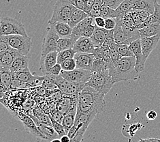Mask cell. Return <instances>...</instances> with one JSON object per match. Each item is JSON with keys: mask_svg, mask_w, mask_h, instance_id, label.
Here are the masks:
<instances>
[{"mask_svg": "<svg viewBox=\"0 0 160 142\" xmlns=\"http://www.w3.org/2000/svg\"><path fill=\"white\" fill-rule=\"evenodd\" d=\"M104 94L89 86H85L78 94L77 113L93 114L97 116L106 110Z\"/></svg>", "mask_w": 160, "mask_h": 142, "instance_id": "cell-1", "label": "cell"}, {"mask_svg": "<svg viewBox=\"0 0 160 142\" xmlns=\"http://www.w3.org/2000/svg\"><path fill=\"white\" fill-rule=\"evenodd\" d=\"M108 71L114 83L136 79L138 76V72L136 70L135 57H122L119 62Z\"/></svg>", "mask_w": 160, "mask_h": 142, "instance_id": "cell-2", "label": "cell"}, {"mask_svg": "<svg viewBox=\"0 0 160 142\" xmlns=\"http://www.w3.org/2000/svg\"><path fill=\"white\" fill-rule=\"evenodd\" d=\"M109 71L106 70L102 72H92L91 79L85 84V86H89L97 90L98 92L106 95L108 94L114 86Z\"/></svg>", "mask_w": 160, "mask_h": 142, "instance_id": "cell-3", "label": "cell"}, {"mask_svg": "<svg viewBox=\"0 0 160 142\" xmlns=\"http://www.w3.org/2000/svg\"><path fill=\"white\" fill-rule=\"evenodd\" d=\"M76 7L68 0H58L53 7V13L48 24L62 22L68 24Z\"/></svg>", "mask_w": 160, "mask_h": 142, "instance_id": "cell-4", "label": "cell"}, {"mask_svg": "<svg viewBox=\"0 0 160 142\" xmlns=\"http://www.w3.org/2000/svg\"><path fill=\"white\" fill-rule=\"evenodd\" d=\"M0 35H22L27 36L26 30L23 24L17 19L5 17L1 18L0 22Z\"/></svg>", "mask_w": 160, "mask_h": 142, "instance_id": "cell-5", "label": "cell"}, {"mask_svg": "<svg viewBox=\"0 0 160 142\" xmlns=\"http://www.w3.org/2000/svg\"><path fill=\"white\" fill-rule=\"evenodd\" d=\"M10 47L16 49L20 54L28 56L33 46L32 38L28 36L10 35L4 36Z\"/></svg>", "mask_w": 160, "mask_h": 142, "instance_id": "cell-6", "label": "cell"}, {"mask_svg": "<svg viewBox=\"0 0 160 142\" xmlns=\"http://www.w3.org/2000/svg\"><path fill=\"white\" fill-rule=\"evenodd\" d=\"M51 77L58 90L64 95H78L85 87V86L70 82L61 75H51Z\"/></svg>", "mask_w": 160, "mask_h": 142, "instance_id": "cell-7", "label": "cell"}, {"mask_svg": "<svg viewBox=\"0 0 160 142\" xmlns=\"http://www.w3.org/2000/svg\"><path fill=\"white\" fill-rule=\"evenodd\" d=\"M92 72L81 68H76L72 71H62L60 75L70 82L85 86L91 79Z\"/></svg>", "mask_w": 160, "mask_h": 142, "instance_id": "cell-8", "label": "cell"}, {"mask_svg": "<svg viewBox=\"0 0 160 142\" xmlns=\"http://www.w3.org/2000/svg\"><path fill=\"white\" fill-rule=\"evenodd\" d=\"M59 36L50 27H48L47 34L43 40L41 50L40 60L43 59L49 53L58 51V40Z\"/></svg>", "mask_w": 160, "mask_h": 142, "instance_id": "cell-9", "label": "cell"}, {"mask_svg": "<svg viewBox=\"0 0 160 142\" xmlns=\"http://www.w3.org/2000/svg\"><path fill=\"white\" fill-rule=\"evenodd\" d=\"M78 95H64L62 99L56 105L57 110L62 113L63 116L70 113L72 110L77 109Z\"/></svg>", "mask_w": 160, "mask_h": 142, "instance_id": "cell-10", "label": "cell"}, {"mask_svg": "<svg viewBox=\"0 0 160 142\" xmlns=\"http://www.w3.org/2000/svg\"><path fill=\"white\" fill-rule=\"evenodd\" d=\"M14 77L21 82L29 83L33 87L42 86L44 80V76H33L29 68L14 72Z\"/></svg>", "mask_w": 160, "mask_h": 142, "instance_id": "cell-11", "label": "cell"}, {"mask_svg": "<svg viewBox=\"0 0 160 142\" xmlns=\"http://www.w3.org/2000/svg\"><path fill=\"white\" fill-rule=\"evenodd\" d=\"M131 51L133 52L136 58V70L138 72L144 71V67H145V62L147 60L144 57L142 47H141L140 39H138L129 45Z\"/></svg>", "mask_w": 160, "mask_h": 142, "instance_id": "cell-12", "label": "cell"}, {"mask_svg": "<svg viewBox=\"0 0 160 142\" xmlns=\"http://www.w3.org/2000/svg\"><path fill=\"white\" fill-rule=\"evenodd\" d=\"M17 117L22 122L27 132L36 136V137H39L42 139L47 140V138L40 131L35 122L33 120V119L28 114L26 115L24 113H19L17 115Z\"/></svg>", "mask_w": 160, "mask_h": 142, "instance_id": "cell-13", "label": "cell"}, {"mask_svg": "<svg viewBox=\"0 0 160 142\" xmlns=\"http://www.w3.org/2000/svg\"><path fill=\"white\" fill-rule=\"evenodd\" d=\"M96 116L93 114L87 113H77L74 124L73 126L77 130L78 136L83 137L84 133L88 128L89 125Z\"/></svg>", "mask_w": 160, "mask_h": 142, "instance_id": "cell-14", "label": "cell"}, {"mask_svg": "<svg viewBox=\"0 0 160 142\" xmlns=\"http://www.w3.org/2000/svg\"><path fill=\"white\" fill-rule=\"evenodd\" d=\"M74 59L77 62V68L92 71L95 60V57L93 53H77L74 56Z\"/></svg>", "mask_w": 160, "mask_h": 142, "instance_id": "cell-15", "label": "cell"}, {"mask_svg": "<svg viewBox=\"0 0 160 142\" xmlns=\"http://www.w3.org/2000/svg\"><path fill=\"white\" fill-rule=\"evenodd\" d=\"M58 51H53L49 53L45 56L44 58L40 61V70L44 75L49 74L51 69L58 64Z\"/></svg>", "mask_w": 160, "mask_h": 142, "instance_id": "cell-16", "label": "cell"}, {"mask_svg": "<svg viewBox=\"0 0 160 142\" xmlns=\"http://www.w3.org/2000/svg\"><path fill=\"white\" fill-rule=\"evenodd\" d=\"M159 40L160 35L140 38L141 47H142L143 55L147 60L151 53L155 49Z\"/></svg>", "mask_w": 160, "mask_h": 142, "instance_id": "cell-17", "label": "cell"}, {"mask_svg": "<svg viewBox=\"0 0 160 142\" xmlns=\"http://www.w3.org/2000/svg\"><path fill=\"white\" fill-rule=\"evenodd\" d=\"M95 48L96 47L91 38L81 37L75 43L73 49H74L77 53H93Z\"/></svg>", "mask_w": 160, "mask_h": 142, "instance_id": "cell-18", "label": "cell"}, {"mask_svg": "<svg viewBox=\"0 0 160 142\" xmlns=\"http://www.w3.org/2000/svg\"><path fill=\"white\" fill-rule=\"evenodd\" d=\"M0 77H1V84H0V90H1V97H3V94L10 90L11 84L14 79V72L10 69L2 68H0Z\"/></svg>", "mask_w": 160, "mask_h": 142, "instance_id": "cell-19", "label": "cell"}, {"mask_svg": "<svg viewBox=\"0 0 160 142\" xmlns=\"http://www.w3.org/2000/svg\"><path fill=\"white\" fill-rule=\"evenodd\" d=\"M28 114L33 119V120L35 122V123L36 124L39 130L46 137V138H47V140L51 141L52 139L59 137L58 134L56 133L55 129H53L52 126L41 123V122L38 121L37 118L34 116L33 115H32L31 113L29 112Z\"/></svg>", "mask_w": 160, "mask_h": 142, "instance_id": "cell-20", "label": "cell"}, {"mask_svg": "<svg viewBox=\"0 0 160 142\" xmlns=\"http://www.w3.org/2000/svg\"><path fill=\"white\" fill-rule=\"evenodd\" d=\"M20 55L19 52L14 49L0 53V65L1 67L10 69L14 60Z\"/></svg>", "mask_w": 160, "mask_h": 142, "instance_id": "cell-21", "label": "cell"}, {"mask_svg": "<svg viewBox=\"0 0 160 142\" xmlns=\"http://www.w3.org/2000/svg\"><path fill=\"white\" fill-rule=\"evenodd\" d=\"M156 0H132V10H145L151 14L155 11Z\"/></svg>", "mask_w": 160, "mask_h": 142, "instance_id": "cell-22", "label": "cell"}, {"mask_svg": "<svg viewBox=\"0 0 160 142\" xmlns=\"http://www.w3.org/2000/svg\"><path fill=\"white\" fill-rule=\"evenodd\" d=\"M48 26L54 30L59 38L71 37L73 29L66 23L57 22L54 24H48Z\"/></svg>", "mask_w": 160, "mask_h": 142, "instance_id": "cell-23", "label": "cell"}, {"mask_svg": "<svg viewBox=\"0 0 160 142\" xmlns=\"http://www.w3.org/2000/svg\"><path fill=\"white\" fill-rule=\"evenodd\" d=\"M96 24H95V18L89 17L84 19L81 23H79L78 25H76L72 29V33L70 38H75V39L78 40L79 38H81V34L83 30H85L87 27H89L91 25Z\"/></svg>", "mask_w": 160, "mask_h": 142, "instance_id": "cell-24", "label": "cell"}, {"mask_svg": "<svg viewBox=\"0 0 160 142\" xmlns=\"http://www.w3.org/2000/svg\"><path fill=\"white\" fill-rule=\"evenodd\" d=\"M108 31L109 30L106 29L105 28H98L96 26L93 34L91 37V39L92 40L95 47H102V45L104 43Z\"/></svg>", "mask_w": 160, "mask_h": 142, "instance_id": "cell-25", "label": "cell"}, {"mask_svg": "<svg viewBox=\"0 0 160 142\" xmlns=\"http://www.w3.org/2000/svg\"><path fill=\"white\" fill-rule=\"evenodd\" d=\"M139 33L141 38L160 35V24L156 23L145 25L143 28L139 29Z\"/></svg>", "mask_w": 160, "mask_h": 142, "instance_id": "cell-26", "label": "cell"}, {"mask_svg": "<svg viewBox=\"0 0 160 142\" xmlns=\"http://www.w3.org/2000/svg\"><path fill=\"white\" fill-rule=\"evenodd\" d=\"M29 59L28 56L20 54L16 59L14 60L12 66H11L10 70L13 72H16L21 71L25 69L29 68Z\"/></svg>", "mask_w": 160, "mask_h": 142, "instance_id": "cell-27", "label": "cell"}, {"mask_svg": "<svg viewBox=\"0 0 160 142\" xmlns=\"http://www.w3.org/2000/svg\"><path fill=\"white\" fill-rule=\"evenodd\" d=\"M89 17V15L86 13L85 11L78 9L76 8V9L74 10L73 13H72L68 24L73 29L76 25L79 24V23H81L82 21L84 20V19H85L86 18Z\"/></svg>", "mask_w": 160, "mask_h": 142, "instance_id": "cell-28", "label": "cell"}, {"mask_svg": "<svg viewBox=\"0 0 160 142\" xmlns=\"http://www.w3.org/2000/svg\"><path fill=\"white\" fill-rule=\"evenodd\" d=\"M77 109L72 110L70 113L65 115L63 118V120L62 124L63 126L64 129L66 130V133L68 134L70 129L74 126L75 119H76V115H77Z\"/></svg>", "mask_w": 160, "mask_h": 142, "instance_id": "cell-29", "label": "cell"}, {"mask_svg": "<svg viewBox=\"0 0 160 142\" xmlns=\"http://www.w3.org/2000/svg\"><path fill=\"white\" fill-rule=\"evenodd\" d=\"M77 40V39L73 38H59L58 40V52L69 49H73Z\"/></svg>", "mask_w": 160, "mask_h": 142, "instance_id": "cell-30", "label": "cell"}, {"mask_svg": "<svg viewBox=\"0 0 160 142\" xmlns=\"http://www.w3.org/2000/svg\"><path fill=\"white\" fill-rule=\"evenodd\" d=\"M159 23L160 24V4L158 2L157 0L155 3V11L154 13L150 15L147 20L144 22V26L153 24Z\"/></svg>", "mask_w": 160, "mask_h": 142, "instance_id": "cell-31", "label": "cell"}, {"mask_svg": "<svg viewBox=\"0 0 160 142\" xmlns=\"http://www.w3.org/2000/svg\"><path fill=\"white\" fill-rule=\"evenodd\" d=\"M118 14V17L130 13L132 11V0H124L121 5L115 10Z\"/></svg>", "mask_w": 160, "mask_h": 142, "instance_id": "cell-32", "label": "cell"}, {"mask_svg": "<svg viewBox=\"0 0 160 142\" xmlns=\"http://www.w3.org/2000/svg\"><path fill=\"white\" fill-rule=\"evenodd\" d=\"M76 51L73 49H69L64 50V51L58 52V63L62 64L65 60L68 59L74 58V56L76 55Z\"/></svg>", "mask_w": 160, "mask_h": 142, "instance_id": "cell-33", "label": "cell"}, {"mask_svg": "<svg viewBox=\"0 0 160 142\" xmlns=\"http://www.w3.org/2000/svg\"><path fill=\"white\" fill-rule=\"evenodd\" d=\"M100 14L101 17L106 18H115L118 17V14L116 12L115 9H112L111 8L107 6L105 4H103L100 8Z\"/></svg>", "mask_w": 160, "mask_h": 142, "instance_id": "cell-34", "label": "cell"}, {"mask_svg": "<svg viewBox=\"0 0 160 142\" xmlns=\"http://www.w3.org/2000/svg\"><path fill=\"white\" fill-rule=\"evenodd\" d=\"M117 49L122 57H134V53L131 51L129 45L125 44H117Z\"/></svg>", "mask_w": 160, "mask_h": 142, "instance_id": "cell-35", "label": "cell"}, {"mask_svg": "<svg viewBox=\"0 0 160 142\" xmlns=\"http://www.w3.org/2000/svg\"><path fill=\"white\" fill-rule=\"evenodd\" d=\"M42 86L47 90L58 89V86H57L56 84L54 83V82H53V80L51 77V75H44V80Z\"/></svg>", "mask_w": 160, "mask_h": 142, "instance_id": "cell-36", "label": "cell"}, {"mask_svg": "<svg viewBox=\"0 0 160 142\" xmlns=\"http://www.w3.org/2000/svg\"><path fill=\"white\" fill-rule=\"evenodd\" d=\"M49 117H50V119L51 120L52 127H53V129H55L56 133L58 134L59 137H62L63 135H67V133H66V130H65L64 127H63V126L62 125V124L59 123V122L55 120L54 119H53L51 116H49Z\"/></svg>", "mask_w": 160, "mask_h": 142, "instance_id": "cell-37", "label": "cell"}, {"mask_svg": "<svg viewBox=\"0 0 160 142\" xmlns=\"http://www.w3.org/2000/svg\"><path fill=\"white\" fill-rule=\"evenodd\" d=\"M115 43H116L115 40V37H114V29L109 30L104 43L102 45V47L104 49H109L111 47V46Z\"/></svg>", "mask_w": 160, "mask_h": 142, "instance_id": "cell-38", "label": "cell"}, {"mask_svg": "<svg viewBox=\"0 0 160 142\" xmlns=\"http://www.w3.org/2000/svg\"><path fill=\"white\" fill-rule=\"evenodd\" d=\"M106 70V63L104 60L103 59H95L93 64V69L91 72H102Z\"/></svg>", "mask_w": 160, "mask_h": 142, "instance_id": "cell-39", "label": "cell"}, {"mask_svg": "<svg viewBox=\"0 0 160 142\" xmlns=\"http://www.w3.org/2000/svg\"><path fill=\"white\" fill-rule=\"evenodd\" d=\"M61 65H62V70L64 71H72L77 68V62L74 58L65 60Z\"/></svg>", "mask_w": 160, "mask_h": 142, "instance_id": "cell-40", "label": "cell"}, {"mask_svg": "<svg viewBox=\"0 0 160 142\" xmlns=\"http://www.w3.org/2000/svg\"><path fill=\"white\" fill-rule=\"evenodd\" d=\"M29 87H33L32 85L29 83H27L25 82H21V81L15 79L14 77L12 84H11L10 90H18V89H24V88H29Z\"/></svg>", "mask_w": 160, "mask_h": 142, "instance_id": "cell-41", "label": "cell"}, {"mask_svg": "<svg viewBox=\"0 0 160 142\" xmlns=\"http://www.w3.org/2000/svg\"><path fill=\"white\" fill-rule=\"evenodd\" d=\"M110 55H111L112 62L114 64V66H115V65H116L118 62H119V60L122 58V57L119 54V53L117 49V43L113 44L111 46V47L110 48Z\"/></svg>", "mask_w": 160, "mask_h": 142, "instance_id": "cell-42", "label": "cell"}, {"mask_svg": "<svg viewBox=\"0 0 160 142\" xmlns=\"http://www.w3.org/2000/svg\"><path fill=\"white\" fill-rule=\"evenodd\" d=\"M138 125V124H134L131 125H124L123 128L125 129V133L123 134V135L128 137H134L137 130L140 129L138 127L139 126Z\"/></svg>", "mask_w": 160, "mask_h": 142, "instance_id": "cell-43", "label": "cell"}, {"mask_svg": "<svg viewBox=\"0 0 160 142\" xmlns=\"http://www.w3.org/2000/svg\"><path fill=\"white\" fill-rule=\"evenodd\" d=\"M12 49L10 47L8 42L7 41L4 36H0V53L6 52L8 50Z\"/></svg>", "mask_w": 160, "mask_h": 142, "instance_id": "cell-44", "label": "cell"}, {"mask_svg": "<svg viewBox=\"0 0 160 142\" xmlns=\"http://www.w3.org/2000/svg\"><path fill=\"white\" fill-rule=\"evenodd\" d=\"M96 25L93 24V25H91L89 27L83 30L81 34V37H88V38H91L92 36V35L93 34L95 29H96Z\"/></svg>", "mask_w": 160, "mask_h": 142, "instance_id": "cell-45", "label": "cell"}, {"mask_svg": "<svg viewBox=\"0 0 160 142\" xmlns=\"http://www.w3.org/2000/svg\"><path fill=\"white\" fill-rule=\"evenodd\" d=\"M68 1L77 8L85 11L86 0H68Z\"/></svg>", "mask_w": 160, "mask_h": 142, "instance_id": "cell-46", "label": "cell"}, {"mask_svg": "<svg viewBox=\"0 0 160 142\" xmlns=\"http://www.w3.org/2000/svg\"><path fill=\"white\" fill-rule=\"evenodd\" d=\"M49 116H51L55 120L59 122V123H62L64 116L62 113H60L59 111L57 109L50 111V112H49Z\"/></svg>", "mask_w": 160, "mask_h": 142, "instance_id": "cell-47", "label": "cell"}, {"mask_svg": "<svg viewBox=\"0 0 160 142\" xmlns=\"http://www.w3.org/2000/svg\"><path fill=\"white\" fill-rule=\"evenodd\" d=\"M117 25L116 18H110L105 19V26L104 28L107 30H112L115 28Z\"/></svg>", "mask_w": 160, "mask_h": 142, "instance_id": "cell-48", "label": "cell"}, {"mask_svg": "<svg viewBox=\"0 0 160 142\" xmlns=\"http://www.w3.org/2000/svg\"><path fill=\"white\" fill-rule=\"evenodd\" d=\"M123 1L124 0H105L104 4L112 9L116 10Z\"/></svg>", "mask_w": 160, "mask_h": 142, "instance_id": "cell-49", "label": "cell"}, {"mask_svg": "<svg viewBox=\"0 0 160 142\" xmlns=\"http://www.w3.org/2000/svg\"><path fill=\"white\" fill-rule=\"evenodd\" d=\"M104 49L102 47H96L93 52V55L95 57V59H103L104 56Z\"/></svg>", "mask_w": 160, "mask_h": 142, "instance_id": "cell-50", "label": "cell"}, {"mask_svg": "<svg viewBox=\"0 0 160 142\" xmlns=\"http://www.w3.org/2000/svg\"><path fill=\"white\" fill-rule=\"evenodd\" d=\"M62 65L60 64H55L54 66H53L50 71H49V74L48 75H60L61 72L62 71Z\"/></svg>", "mask_w": 160, "mask_h": 142, "instance_id": "cell-51", "label": "cell"}, {"mask_svg": "<svg viewBox=\"0 0 160 142\" xmlns=\"http://www.w3.org/2000/svg\"><path fill=\"white\" fill-rule=\"evenodd\" d=\"M137 14L138 15V17L140 18L141 20H142L144 23L145 22L148 18L150 17L151 14L149 13H148L147 11L145 10H135Z\"/></svg>", "mask_w": 160, "mask_h": 142, "instance_id": "cell-52", "label": "cell"}, {"mask_svg": "<svg viewBox=\"0 0 160 142\" xmlns=\"http://www.w3.org/2000/svg\"><path fill=\"white\" fill-rule=\"evenodd\" d=\"M95 2H96V0H86L85 12L89 15L91 13V11L93 9V6L95 4Z\"/></svg>", "mask_w": 160, "mask_h": 142, "instance_id": "cell-53", "label": "cell"}, {"mask_svg": "<svg viewBox=\"0 0 160 142\" xmlns=\"http://www.w3.org/2000/svg\"><path fill=\"white\" fill-rule=\"evenodd\" d=\"M95 24L98 28H104L105 26V18L102 17H98L95 18Z\"/></svg>", "mask_w": 160, "mask_h": 142, "instance_id": "cell-54", "label": "cell"}, {"mask_svg": "<svg viewBox=\"0 0 160 142\" xmlns=\"http://www.w3.org/2000/svg\"><path fill=\"white\" fill-rule=\"evenodd\" d=\"M157 116H158L157 112L153 110H151L147 113V118L148 120H153L156 118H157Z\"/></svg>", "mask_w": 160, "mask_h": 142, "instance_id": "cell-55", "label": "cell"}, {"mask_svg": "<svg viewBox=\"0 0 160 142\" xmlns=\"http://www.w3.org/2000/svg\"><path fill=\"white\" fill-rule=\"evenodd\" d=\"M105 0H96L95 2V4L93 6V8L92 10H100L101 6L104 4Z\"/></svg>", "mask_w": 160, "mask_h": 142, "instance_id": "cell-56", "label": "cell"}, {"mask_svg": "<svg viewBox=\"0 0 160 142\" xmlns=\"http://www.w3.org/2000/svg\"><path fill=\"white\" fill-rule=\"evenodd\" d=\"M33 102L32 101V100H29V99L27 100L26 102L24 103V105H23L24 108L26 109H29L30 108H32V107L33 105Z\"/></svg>", "mask_w": 160, "mask_h": 142, "instance_id": "cell-57", "label": "cell"}, {"mask_svg": "<svg viewBox=\"0 0 160 142\" xmlns=\"http://www.w3.org/2000/svg\"><path fill=\"white\" fill-rule=\"evenodd\" d=\"M142 142H160V139L156 138H148V139H141Z\"/></svg>", "mask_w": 160, "mask_h": 142, "instance_id": "cell-58", "label": "cell"}, {"mask_svg": "<svg viewBox=\"0 0 160 142\" xmlns=\"http://www.w3.org/2000/svg\"><path fill=\"white\" fill-rule=\"evenodd\" d=\"M60 139H61V141H62V142H70L71 141V139L68 135H63L62 137H60Z\"/></svg>", "mask_w": 160, "mask_h": 142, "instance_id": "cell-59", "label": "cell"}, {"mask_svg": "<svg viewBox=\"0 0 160 142\" xmlns=\"http://www.w3.org/2000/svg\"><path fill=\"white\" fill-rule=\"evenodd\" d=\"M82 139V137H78L77 138H75V139H71L70 142H81ZM36 142H42L41 140H37Z\"/></svg>", "mask_w": 160, "mask_h": 142, "instance_id": "cell-60", "label": "cell"}, {"mask_svg": "<svg viewBox=\"0 0 160 142\" xmlns=\"http://www.w3.org/2000/svg\"><path fill=\"white\" fill-rule=\"evenodd\" d=\"M50 142H62V141H61L60 139H58V138H56V139H54L51 140Z\"/></svg>", "mask_w": 160, "mask_h": 142, "instance_id": "cell-61", "label": "cell"}, {"mask_svg": "<svg viewBox=\"0 0 160 142\" xmlns=\"http://www.w3.org/2000/svg\"><path fill=\"white\" fill-rule=\"evenodd\" d=\"M138 142H142V140H141V139H140V141H139Z\"/></svg>", "mask_w": 160, "mask_h": 142, "instance_id": "cell-62", "label": "cell"}]
</instances>
